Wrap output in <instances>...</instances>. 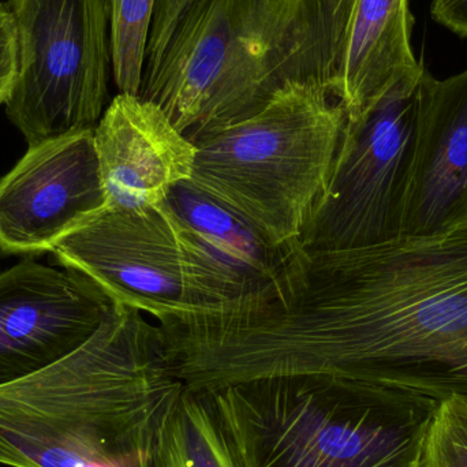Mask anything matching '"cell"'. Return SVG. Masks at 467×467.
Segmentation results:
<instances>
[{"label":"cell","instance_id":"8fae6325","mask_svg":"<svg viewBox=\"0 0 467 467\" xmlns=\"http://www.w3.org/2000/svg\"><path fill=\"white\" fill-rule=\"evenodd\" d=\"M93 140L109 207H155L193 174L196 145L161 107L140 95L118 93Z\"/></svg>","mask_w":467,"mask_h":467},{"label":"cell","instance_id":"ba28073f","mask_svg":"<svg viewBox=\"0 0 467 467\" xmlns=\"http://www.w3.org/2000/svg\"><path fill=\"white\" fill-rule=\"evenodd\" d=\"M18 76L5 114L29 145L95 130L109 106V0H10Z\"/></svg>","mask_w":467,"mask_h":467},{"label":"cell","instance_id":"8992f818","mask_svg":"<svg viewBox=\"0 0 467 467\" xmlns=\"http://www.w3.org/2000/svg\"><path fill=\"white\" fill-rule=\"evenodd\" d=\"M52 253L114 304L141 310L156 323L233 312L274 294L268 283L219 254L167 200L140 211L106 205Z\"/></svg>","mask_w":467,"mask_h":467},{"label":"cell","instance_id":"30bf717a","mask_svg":"<svg viewBox=\"0 0 467 467\" xmlns=\"http://www.w3.org/2000/svg\"><path fill=\"white\" fill-rule=\"evenodd\" d=\"M103 207L93 130L29 145L0 178V252H52Z\"/></svg>","mask_w":467,"mask_h":467},{"label":"cell","instance_id":"d6986e66","mask_svg":"<svg viewBox=\"0 0 467 467\" xmlns=\"http://www.w3.org/2000/svg\"><path fill=\"white\" fill-rule=\"evenodd\" d=\"M18 76V33L10 7L0 3V106L13 92Z\"/></svg>","mask_w":467,"mask_h":467},{"label":"cell","instance_id":"7c38bea8","mask_svg":"<svg viewBox=\"0 0 467 467\" xmlns=\"http://www.w3.org/2000/svg\"><path fill=\"white\" fill-rule=\"evenodd\" d=\"M421 118L402 239H431L467 224V70L420 79Z\"/></svg>","mask_w":467,"mask_h":467},{"label":"cell","instance_id":"44dd1931","mask_svg":"<svg viewBox=\"0 0 467 467\" xmlns=\"http://www.w3.org/2000/svg\"><path fill=\"white\" fill-rule=\"evenodd\" d=\"M433 21L461 37H467V0H432Z\"/></svg>","mask_w":467,"mask_h":467},{"label":"cell","instance_id":"e0dca14e","mask_svg":"<svg viewBox=\"0 0 467 467\" xmlns=\"http://www.w3.org/2000/svg\"><path fill=\"white\" fill-rule=\"evenodd\" d=\"M421 467H467V400H441L431 422Z\"/></svg>","mask_w":467,"mask_h":467},{"label":"cell","instance_id":"4fadbf2b","mask_svg":"<svg viewBox=\"0 0 467 467\" xmlns=\"http://www.w3.org/2000/svg\"><path fill=\"white\" fill-rule=\"evenodd\" d=\"M409 0H354L334 96L348 118L358 117L400 79L425 66L411 49Z\"/></svg>","mask_w":467,"mask_h":467},{"label":"cell","instance_id":"ac0fdd59","mask_svg":"<svg viewBox=\"0 0 467 467\" xmlns=\"http://www.w3.org/2000/svg\"><path fill=\"white\" fill-rule=\"evenodd\" d=\"M193 2L194 0H158L148 40L144 74L158 65L178 21Z\"/></svg>","mask_w":467,"mask_h":467},{"label":"cell","instance_id":"6da1fadb","mask_svg":"<svg viewBox=\"0 0 467 467\" xmlns=\"http://www.w3.org/2000/svg\"><path fill=\"white\" fill-rule=\"evenodd\" d=\"M194 351L213 389L310 376L467 400V224L367 249H302L276 296L200 318Z\"/></svg>","mask_w":467,"mask_h":467},{"label":"cell","instance_id":"52a82bcc","mask_svg":"<svg viewBox=\"0 0 467 467\" xmlns=\"http://www.w3.org/2000/svg\"><path fill=\"white\" fill-rule=\"evenodd\" d=\"M421 76L400 79L358 117L346 119L328 188L299 238L307 252L367 249L402 239Z\"/></svg>","mask_w":467,"mask_h":467},{"label":"cell","instance_id":"2e32d148","mask_svg":"<svg viewBox=\"0 0 467 467\" xmlns=\"http://www.w3.org/2000/svg\"><path fill=\"white\" fill-rule=\"evenodd\" d=\"M174 414L186 467H239L207 394L185 387Z\"/></svg>","mask_w":467,"mask_h":467},{"label":"cell","instance_id":"9c48e42d","mask_svg":"<svg viewBox=\"0 0 467 467\" xmlns=\"http://www.w3.org/2000/svg\"><path fill=\"white\" fill-rule=\"evenodd\" d=\"M114 302L88 277L26 258L0 272V386L81 348Z\"/></svg>","mask_w":467,"mask_h":467},{"label":"cell","instance_id":"7a4b0ae2","mask_svg":"<svg viewBox=\"0 0 467 467\" xmlns=\"http://www.w3.org/2000/svg\"><path fill=\"white\" fill-rule=\"evenodd\" d=\"M183 389L159 324L114 304L81 348L0 386V465L153 467Z\"/></svg>","mask_w":467,"mask_h":467},{"label":"cell","instance_id":"9a60e30c","mask_svg":"<svg viewBox=\"0 0 467 467\" xmlns=\"http://www.w3.org/2000/svg\"><path fill=\"white\" fill-rule=\"evenodd\" d=\"M158 0H109L111 70L119 93L140 95Z\"/></svg>","mask_w":467,"mask_h":467},{"label":"cell","instance_id":"5bb4252c","mask_svg":"<svg viewBox=\"0 0 467 467\" xmlns=\"http://www.w3.org/2000/svg\"><path fill=\"white\" fill-rule=\"evenodd\" d=\"M167 202L219 254L268 283L274 293L301 252V244H272L252 224L188 182L172 189Z\"/></svg>","mask_w":467,"mask_h":467},{"label":"cell","instance_id":"277c9868","mask_svg":"<svg viewBox=\"0 0 467 467\" xmlns=\"http://www.w3.org/2000/svg\"><path fill=\"white\" fill-rule=\"evenodd\" d=\"M239 467H421L438 400L334 378L204 392Z\"/></svg>","mask_w":467,"mask_h":467},{"label":"cell","instance_id":"5b68a950","mask_svg":"<svg viewBox=\"0 0 467 467\" xmlns=\"http://www.w3.org/2000/svg\"><path fill=\"white\" fill-rule=\"evenodd\" d=\"M346 119L324 85H287L249 117L197 139L188 183L276 246L301 244L328 188Z\"/></svg>","mask_w":467,"mask_h":467},{"label":"cell","instance_id":"ffe728a7","mask_svg":"<svg viewBox=\"0 0 467 467\" xmlns=\"http://www.w3.org/2000/svg\"><path fill=\"white\" fill-rule=\"evenodd\" d=\"M174 408L170 411L169 417L159 433L153 467H186Z\"/></svg>","mask_w":467,"mask_h":467},{"label":"cell","instance_id":"3957f363","mask_svg":"<svg viewBox=\"0 0 467 467\" xmlns=\"http://www.w3.org/2000/svg\"><path fill=\"white\" fill-rule=\"evenodd\" d=\"M354 0H194L142 99L192 142L260 109L290 84L334 95Z\"/></svg>","mask_w":467,"mask_h":467}]
</instances>
